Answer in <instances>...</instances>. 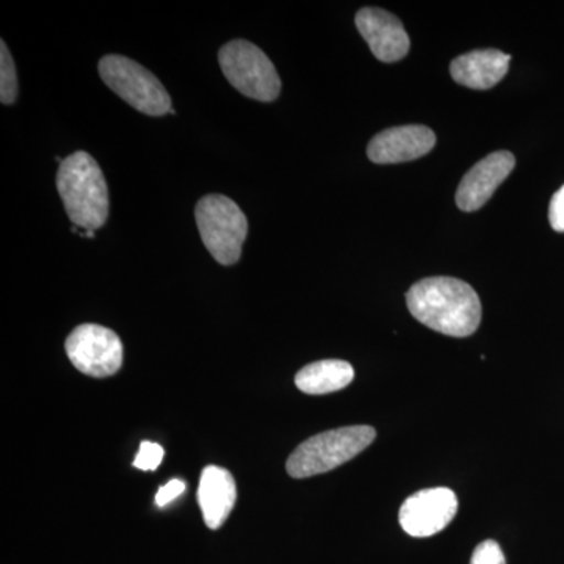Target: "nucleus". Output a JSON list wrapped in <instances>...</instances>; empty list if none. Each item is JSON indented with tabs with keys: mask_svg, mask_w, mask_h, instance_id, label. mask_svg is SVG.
Segmentation results:
<instances>
[{
	"mask_svg": "<svg viewBox=\"0 0 564 564\" xmlns=\"http://www.w3.org/2000/svg\"><path fill=\"white\" fill-rule=\"evenodd\" d=\"M408 310L433 332L469 337L481 322V302L467 282L455 278H426L406 293Z\"/></svg>",
	"mask_w": 564,
	"mask_h": 564,
	"instance_id": "1",
	"label": "nucleus"
},
{
	"mask_svg": "<svg viewBox=\"0 0 564 564\" xmlns=\"http://www.w3.org/2000/svg\"><path fill=\"white\" fill-rule=\"evenodd\" d=\"M57 191L69 220L84 231H96L109 217V187L99 163L77 151L62 161Z\"/></svg>",
	"mask_w": 564,
	"mask_h": 564,
	"instance_id": "2",
	"label": "nucleus"
},
{
	"mask_svg": "<svg viewBox=\"0 0 564 564\" xmlns=\"http://www.w3.org/2000/svg\"><path fill=\"white\" fill-rule=\"evenodd\" d=\"M375 437L377 432L369 425L344 426L315 434L289 456L285 469L293 478L329 473L366 451Z\"/></svg>",
	"mask_w": 564,
	"mask_h": 564,
	"instance_id": "3",
	"label": "nucleus"
},
{
	"mask_svg": "<svg viewBox=\"0 0 564 564\" xmlns=\"http://www.w3.org/2000/svg\"><path fill=\"white\" fill-rule=\"evenodd\" d=\"M204 247L221 265H234L242 256L248 220L242 209L225 195H206L195 209Z\"/></svg>",
	"mask_w": 564,
	"mask_h": 564,
	"instance_id": "4",
	"label": "nucleus"
},
{
	"mask_svg": "<svg viewBox=\"0 0 564 564\" xmlns=\"http://www.w3.org/2000/svg\"><path fill=\"white\" fill-rule=\"evenodd\" d=\"M101 79L111 91L148 117H163L172 111V98L161 80L124 55H106L99 62Z\"/></svg>",
	"mask_w": 564,
	"mask_h": 564,
	"instance_id": "5",
	"label": "nucleus"
},
{
	"mask_svg": "<svg viewBox=\"0 0 564 564\" xmlns=\"http://www.w3.org/2000/svg\"><path fill=\"white\" fill-rule=\"evenodd\" d=\"M218 62L229 84L247 98L272 102L280 96L281 79L272 61L250 41L236 40L218 52Z\"/></svg>",
	"mask_w": 564,
	"mask_h": 564,
	"instance_id": "6",
	"label": "nucleus"
},
{
	"mask_svg": "<svg viewBox=\"0 0 564 564\" xmlns=\"http://www.w3.org/2000/svg\"><path fill=\"white\" fill-rule=\"evenodd\" d=\"M66 355L79 372L93 378L111 377L122 366V344L106 326L85 323L69 334Z\"/></svg>",
	"mask_w": 564,
	"mask_h": 564,
	"instance_id": "7",
	"label": "nucleus"
},
{
	"mask_svg": "<svg viewBox=\"0 0 564 564\" xmlns=\"http://www.w3.org/2000/svg\"><path fill=\"white\" fill-rule=\"evenodd\" d=\"M456 513L458 499L452 489H423L404 500L399 521L410 536L429 538L443 532L454 521Z\"/></svg>",
	"mask_w": 564,
	"mask_h": 564,
	"instance_id": "8",
	"label": "nucleus"
},
{
	"mask_svg": "<svg viewBox=\"0 0 564 564\" xmlns=\"http://www.w3.org/2000/svg\"><path fill=\"white\" fill-rule=\"evenodd\" d=\"M355 21L378 61L393 63L406 57L411 41L399 18L389 11L367 7L358 11Z\"/></svg>",
	"mask_w": 564,
	"mask_h": 564,
	"instance_id": "9",
	"label": "nucleus"
},
{
	"mask_svg": "<svg viewBox=\"0 0 564 564\" xmlns=\"http://www.w3.org/2000/svg\"><path fill=\"white\" fill-rule=\"evenodd\" d=\"M516 165L514 155L508 151H497L485 158L467 172L456 191V204L464 212H475L484 207L494 192L510 176Z\"/></svg>",
	"mask_w": 564,
	"mask_h": 564,
	"instance_id": "10",
	"label": "nucleus"
},
{
	"mask_svg": "<svg viewBox=\"0 0 564 564\" xmlns=\"http://www.w3.org/2000/svg\"><path fill=\"white\" fill-rule=\"evenodd\" d=\"M436 144V135L426 126H400L386 129L375 135L367 147V155L373 163H403L429 154Z\"/></svg>",
	"mask_w": 564,
	"mask_h": 564,
	"instance_id": "11",
	"label": "nucleus"
},
{
	"mask_svg": "<svg viewBox=\"0 0 564 564\" xmlns=\"http://www.w3.org/2000/svg\"><path fill=\"white\" fill-rule=\"evenodd\" d=\"M511 57L502 51L467 52L456 57L451 74L456 84L473 90H489L507 76Z\"/></svg>",
	"mask_w": 564,
	"mask_h": 564,
	"instance_id": "12",
	"label": "nucleus"
},
{
	"mask_svg": "<svg viewBox=\"0 0 564 564\" xmlns=\"http://www.w3.org/2000/svg\"><path fill=\"white\" fill-rule=\"evenodd\" d=\"M237 500L236 480L229 470L218 466L204 467L198 488V503L204 522L218 530L231 514Z\"/></svg>",
	"mask_w": 564,
	"mask_h": 564,
	"instance_id": "13",
	"label": "nucleus"
},
{
	"mask_svg": "<svg viewBox=\"0 0 564 564\" xmlns=\"http://www.w3.org/2000/svg\"><path fill=\"white\" fill-rule=\"evenodd\" d=\"M355 378L351 364L340 359H325L303 367L295 377L300 391L310 395H325L343 391Z\"/></svg>",
	"mask_w": 564,
	"mask_h": 564,
	"instance_id": "14",
	"label": "nucleus"
},
{
	"mask_svg": "<svg viewBox=\"0 0 564 564\" xmlns=\"http://www.w3.org/2000/svg\"><path fill=\"white\" fill-rule=\"evenodd\" d=\"M0 44V101L3 106H11L18 98L17 66L6 41Z\"/></svg>",
	"mask_w": 564,
	"mask_h": 564,
	"instance_id": "15",
	"label": "nucleus"
},
{
	"mask_svg": "<svg viewBox=\"0 0 564 564\" xmlns=\"http://www.w3.org/2000/svg\"><path fill=\"white\" fill-rule=\"evenodd\" d=\"M163 455H165V452H163L162 445L143 441L140 444L139 454L133 459V467L144 470V473H152L161 466Z\"/></svg>",
	"mask_w": 564,
	"mask_h": 564,
	"instance_id": "16",
	"label": "nucleus"
},
{
	"mask_svg": "<svg viewBox=\"0 0 564 564\" xmlns=\"http://www.w3.org/2000/svg\"><path fill=\"white\" fill-rule=\"evenodd\" d=\"M470 564H507V560L500 545L496 541L488 540L477 545Z\"/></svg>",
	"mask_w": 564,
	"mask_h": 564,
	"instance_id": "17",
	"label": "nucleus"
},
{
	"mask_svg": "<svg viewBox=\"0 0 564 564\" xmlns=\"http://www.w3.org/2000/svg\"><path fill=\"white\" fill-rule=\"evenodd\" d=\"M549 220L556 232H564V185L555 193L549 207Z\"/></svg>",
	"mask_w": 564,
	"mask_h": 564,
	"instance_id": "18",
	"label": "nucleus"
},
{
	"mask_svg": "<svg viewBox=\"0 0 564 564\" xmlns=\"http://www.w3.org/2000/svg\"><path fill=\"white\" fill-rule=\"evenodd\" d=\"M184 481L174 478V480L170 481V484L162 486L158 494H155V503H158L161 508L166 507V505L172 503L173 500H176L181 494H184Z\"/></svg>",
	"mask_w": 564,
	"mask_h": 564,
	"instance_id": "19",
	"label": "nucleus"
}]
</instances>
